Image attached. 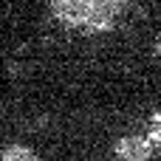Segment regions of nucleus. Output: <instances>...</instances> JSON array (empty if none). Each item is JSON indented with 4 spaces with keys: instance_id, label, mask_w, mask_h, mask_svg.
Masks as SVG:
<instances>
[{
    "instance_id": "f257e3e1",
    "label": "nucleus",
    "mask_w": 161,
    "mask_h": 161,
    "mask_svg": "<svg viewBox=\"0 0 161 161\" xmlns=\"http://www.w3.org/2000/svg\"><path fill=\"white\" fill-rule=\"evenodd\" d=\"M119 3H79V0H68V3H51V11L71 23V25H85V28H110L113 14L119 11Z\"/></svg>"
},
{
    "instance_id": "f03ea898",
    "label": "nucleus",
    "mask_w": 161,
    "mask_h": 161,
    "mask_svg": "<svg viewBox=\"0 0 161 161\" xmlns=\"http://www.w3.org/2000/svg\"><path fill=\"white\" fill-rule=\"evenodd\" d=\"M113 156H116V161H153V147L142 136H127L116 144Z\"/></svg>"
},
{
    "instance_id": "7ed1b4c3",
    "label": "nucleus",
    "mask_w": 161,
    "mask_h": 161,
    "mask_svg": "<svg viewBox=\"0 0 161 161\" xmlns=\"http://www.w3.org/2000/svg\"><path fill=\"white\" fill-rule=\"evenodd\" d=\"M0 161H40V156L31 150V147H23V144H14V147H6Z\"/></svg>"
},
{
    "instance_id": "20e7f679",
    "label": "nucleus",
    "mask_w": 161,
    "mask_h": 161,
    "mask_svg": "<svg viewBox=\"0 0 161 161\" xmlns=\"http://www.w3.org/2000/svg\"><path fill=\"white\" fill-rule=\"evenodd\" d=\"M153 51H156V57H161V34L156 37V42H153Z\"/></svg>"
}]
</instances>
